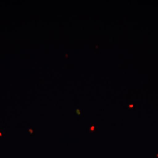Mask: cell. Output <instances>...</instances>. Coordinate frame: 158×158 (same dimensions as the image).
Segmentation results:
<instances>
[{
    "label": "cell",
    "mask_w": 158,
    "mask_h": 158,
    "mask_svg": "<svg viewBox=\"0 0 158 158\" xmlns=\"http://www.w3.org/2000/svg\"><path fill=\"white\" fill-rule=\"evenodd\" d=\"M89 131H90L91 132L94 131H95V127L94 125H92V126L90 127L89 129Z\"/></svg>",
    "instance_id": "cell-1"
},
{
    "label": "cell",
    "mask_w": 158,
    "mask_h": 158,
    "mask_svg": "<svg viewBox=\"0 0 158 158\" xmlns=\"http://www.w3.org/2000/svg\"><path fill=\"white\" fill-rule=\"evenodd\" d=\"M76 113L77 115H78V116H80L81 114V111H80V110H79V109H76Z\"/></svg>",
    "instance_id": "cell-2"
},
{
    "label": "cell",
    "mask_w": 158,
    "mask_h": 158,
    "mask_svg": "<svg viewBox=\"0 0 158 158\" xmlns=\"http://www.w3.org/2000/svg\"><path fill=\"white\" fill-rule=\"evenodd\" d=\"M29 132L31 135H32L33 134V132H34V131H33V130L32 129H29Z\"/></svg>",
    "instance_id": "cell-3"
},
{
    "label": "cell",
    "mask_w": 158,
    "mask_h": 158,
    "mask_svg": "<svg viewBox=\"0 0 158 158\" xmlns=\"http://www.w3.org/2000/svg\"><path fill=\"white\" fill-rule=\"evenodd\" d=\"M134 105L133 104L129 105L128 106V108H129V109H132V108H134Z\"/></svg>",
    "instance_id": "cell-4"
},
{
    "label": "cell",
    "mask_w": 158,
    "mask_h": 158,
    "mask_svg": "<svg viewBox=\"0 0 158 158\" xmlns=\"http://www.w3.org/2000/svg\"><path fill=\"white\" fill-rule=\"evenodd\" d=\"M0 136H1V137L2 136V134L1 132H0Z\"/></svg>",
    "instance_id": "cell-5"
},
{
    "label": "cell",
    "mask_w": 158,
    "mask_h": 158,
    "mask_svg": "<svg viewBox=\"0 0 158 158\" xmlns=\"http://www.w3.org/2000/svg\"></svg>",
    "instance_id": "cell-6"
}]
</instances>
